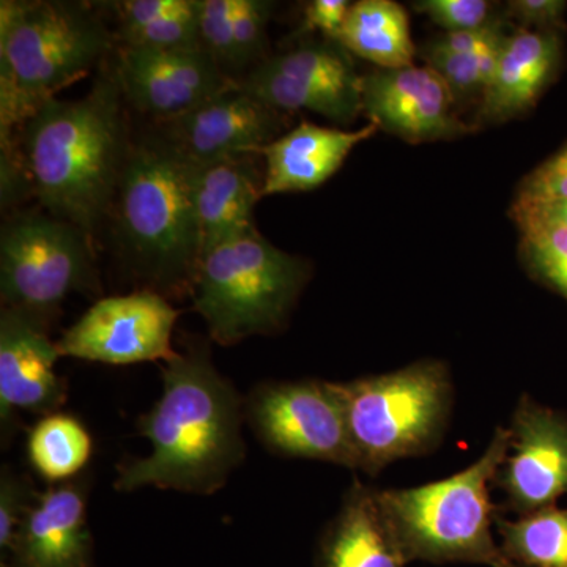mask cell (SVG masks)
Wrapping results in <instances>:
<instances>
[{
    "label": "cell",
    "mask_w": 567,
    "mask_h": 567,
    "mask_svg": "<svg viewBox=\"0 0 567 567\" xmlns=\"http://www.w3.org/2000/svg\"><path fill=\"white\" fill-rule=\"evenodd\" d=\"M350 3L346 0H315L305 10L306 31H320L336 40L349 14Z\"/></svg>",
    "instance_id": "cell-33"
},
{
    "label": "cell",
    "mask_w": 567,
    "mask_h": 567,
    "mask_svg": "<svg viewBox=\"0 0 567 567\" xmlns=\"http://www.w3.org/2000/svg\"><path fill=\"white\" fill-rule=\"evenodd\" d=\"M559 61L554 33L518 31L507 37L480 104L481 122H505L529 110Z\"/></svg>",
    "instance_id": "cell-21"
},
{
    "label": "cell",
    "mask_w": 567,
    "mask_h": 567,
    "mask_svg": "<svg viewBox=\"0 0 567 567\" xmlns=\"http://www.w3.org/2000/svg\"><path fill=\"white\" fill-rule=\"evenodd\" d=\"M406 563L377 492L354 483L320 537L316 567H405Z\"/></svg>",
    "instance_id": "cell-20"
},
{
    "label": "cell",
    "mask_w": 567,
    "mask_h": 567,
    "mask_svg": "<svg viewBox=\"0 0 567 567\" xmlns=\"http://www.w3.org/2000/svg\"><path fill=\"white\" fill-rule=\"evenodd\" d=\"M162 374V398L137 421L152 451L117 465L115 491L215 494L246 457L245 399L219 374L203 341L175 353Z\"/></svg>",
    "instance_id": "cell-1"
},
{
    "label": "cell",
    "mask_w": 567,
    "mask_h": 567,
    "mask_svg": "<svg viewBox=\"0 0 567 567\" xmlns=\"http://www.w3.org/2000/svg\"><path fill=\"white\" fill-rule=\"evenodd\" d=\"M377 132L374 123L346 132L301 122L256 152L265 162L264 196L319 188L338 173L358 144Z\"/></svg>",
    "instance_id": "cell-18"
},
{
    "label": "cell",
    "mask_w": 567,
    "mask_h": 567,
    "mask_svg": "<svg viewBox=\"0 0 567 567\" xmlns=\"http://www.w3.org/2000/svg\"><path fill=\"white\" fill-rule=\"evenodd\" d=\"M503 555L518 567H567V509L544 507L517 520L496 517Z\"/></svg>",
    "instance_id": "cell-26"
},
{
    "label": "cell",
    "mask_w": 567,
    "mask_h": 567,
    "mask_svg": "<svg viewBox=\"0 0 567 567\" xmlns=\"http://www.w3.org/2000/svg\"><path fill=\"white\" fill-rule=\"evenodd\" d=\"M257 156L238 155L197 171L200 256L230 238L257 229L254 207L264 197V173H259Z\"/></svg>",
    "instance_id": "cell-19"
},
{
    "label": "cell",
    "mask_w": 567,
    "mask_h": 567,
    "mask_svg": "<svg viewBox=\"0 0 567 567\" xmlns=\"http://www.w3.org/2000/svg\"><path fill=\"white\" fill-rule=\"evenodd\" d=\"M245 421L271 453L358 470L333 382H267L245 399Z\"/></svg>",
    "instance_id": "cell-9"
},
{
    "label": "cell",
    "mask_w": 567,
    "mask_h": 567,
    "mask_svg": "<svg viewBox=\"0 0 567 567\" xmlns=\"http://www.w3.org/2000/svg\"><path fill=\"white\" fill-rule=\"evenodd\" d=\"M274 10L268 0H199L200 48L229 80H244L265 61Z\"/></svg>",
    "instance_id": "cell-22"
},
{
    "label": "cell",
    "mask_w": 567,
    "mask_h": 567,
    "mask_svg": "<svg viewBox=\"0 0 567 567\" xmlns=\"http://www.w3.org/2000/svg\"><path fill=\"white\" fill-rule=\"evenodd\" d=\"M511 17L525 25L548 28L561 21L566 2L561 0H514L507 6Z\"/></svg>",
    "instance_id": "cell-34"
},
{
    "label": "cell",
    "mask_w": 567,
    "mask_h": 567,
    "mask_svg": "<svg viewBox=\"0 0 567 567\" xmlns=\"http://www.w3.org/2000/svg\"><path fill=\"white\" fill-rule=\"evenodd\" d=\"M87 505L82 475L40 492L2 567H95Z\"/></svg>",
    "instance_id": "cell-17"
},
{
    "label": "cell",
    "mask_w": 567,
    "mask_h": 567,
    "mask_svg": "<svg viewBox=\"0 0 567 567\" xmlns=\"http://www.w3.org/2000/svg\"><path fill=\"white\" fill-rule=\"evenodd\" d=\"M284 112L254 99L233 82L218 95L181 117L158 123V133L193 166L238 155H256L281 132Z\"/></svg>",
    "instance_id": "cell-12"
},
{
    "label": "cell",
    "mask_w": 567,
    "mask_h": 567,
    "mask_svg": "<svg viewBox=\"0 0 567 567\" xmlns=\"http://www.w3.org/2000/svg\"><path fill=\"white\" fill-rule=\"evenodd\" d=\"M238 84L279 112H315L338 125L363 114V76L333 40L309 41L265 59Z\"/></svg>",
    "instance_id": "cell-10"
},
{
    "label": "cell",
    "mask_w": 567,
    "mask_h": 567,
    "mask_svg": "<svg viewBox=\"0 0 567 567\" xmlns=\"http://www.w3.org/2000/svg\"><path fill=\"white\" fill-rule=\"evenodd\" d=\"M181 312L164 295L141 289L95 301L55 342L61 357L128 365L169 361Z\"/></svg>",
    "instance_id": "cell-11"
},
{
    "label": "cell",
    "mask_w": 567,
    "mask_h": 567,
    "mask_svg": "<svg viewBox=\"0 0 567 567\" xmlns=\"http://www.w3.org/2000/svg\"><path fill=\"white\" fill-rule=\"evenodd\" d=\"M445 81L431 66L375 70L363 76V114L410 144L446 141L473 132L456 112Z\"/></svg>",
    "instance_id": "cell-14"
},
{
    "label": "cell",
    "mask_w": 567,
    "mask_h": 567,
    "mask_svg": "<svg viewBox=\"0 0 567 567\" xmlns=\"http://www.w3.org/2000/svg\"><path fill=\"white\" fill-rule=\"evenodd\" d=\"M415 9L446 32L475 31L495 21L494 7L486 0H423Z\"/></svg>",
    "instance_id": "cell-30"
},
{
    "label": "cell",
    "mask_w": 567,
    "mask_h": 567,
    "mask_svg": "<svg viewBox=\"0 0 567 567\" xmlns=\"http://www.w3.org/2000/svg\"><path fill=\"white\" fill-rule=\"evenodd\" d=\"M502 48L483 52H466V54L425 48L424 59L427 61V65L445 81L447 89L453 93L454 102L458 104L473 99V96L483 99L488 82L494 76Z\"/></svg>",
    "instance_id": "cell-28"
},
{
    "label": "cell",
    "mask_w": 567,
    "mask_h": 567,
    "mask_svg": "<svg viewBox=\"0 0 567 567\" xmlns=\"http://www.w3.org/2000/svg\"><path fill=\"white\" fill-rule=\"evenodd\" d=\"M513 218L514 221L536 219V221L550 223L567 229V200L533 204L514 203Z\"/></svg>",
    "instance_id": "cell-35"
},
{
    "label": "cell",
    "mask_w": 567,
    "mask_h": 567,
    "mask_svg": "<svg viewBox=\"0 0 567 567\" xmlns=\"http://www.w3.org/2000/svg\"><path fill=\"white\" fill-rule=\"evenodd\" d=\"M58 346L47 324L3 306L0 312V424L10 439L17 413L47 416L61 412L69 395L65 379L55 371Z\"/></svg>",
    "instance_id": "cell-16"
},
{
    "label": "cell",
    "mask_w": 567,
    "mask_h": 567,
    "mask_svg": "<svg viewBox=\"0 0 567 567\" xmlns=\"http://www.w3.org/2000/svg\"><path fill=\"white\" fill-rule=\"evenodd\" d=\"M114 71L125 102L158 123L181 117L235 82L203 48H121Z\"/></svg>",
    "instance_id": "cell-13"
},
{
    "label": "cell",
    "mask_w": 567,
    "mask_h": 567,
    "mask_svg": "<svg viewBox=\"0 0 567 567\" xmlns=\"http://www.w3.org/2000/svg\"><path fill=\"white\" fill-rule=\"evenodd\" d=\"M567 200V147L544 163L522 185L516 203Z\"/></svg>",
    "instance_id": "cell-31"
},
{
    "label": "cell",
    "mask_w": 567,
    "mask_h": 567,
    "mask_svg": "<svg viewBox=\"0 0 567 567\" xmlns=\"http://www.w3.org/2000/svg\"><path fill=\"white\" fill-rule=\"evenodd\" d=\"M522 251L532 271L567 298V229L555 224L520 219Z\"/></svg>",
    "instance_id": "cell-27"
},
{
    "label": "cell",
    "mask_w": 567,
    "mask_h": 567,
    "mask_svg": "<svg viewBox=\"0 0 567 567\" xmlns=\"http://www.w3.org/2000/svg\"><path fill=\"white\" fill-rule=\"evenodd\" d=\"M516 567H518V566H516Z\"/></svg>",
    "instance_id": "cell-36"
},
{
    "label": "cell",
    "mask_w": 567,
    "mask_h": 567,
    "mask_svg": "<svg viewBox=\"0 0 567 567\" xmlns=\"http://www.w3.org/2000/svg\"><path fill=\"white\" fill-rule=\"evenodd\" d=\"M358 470L375 476L386 465L434 450L450 417V372L421 361L390 374L334 383Z\"/></svg>",
    "instance_id": "cell-7"
},
{
    "label": "cell",
    "mask_w": 567,
    "mask_h": 567,
    "mask_svg": "<svg viewBox=\"0 0 567 567\" xmlns=\"http://www.w3.org/2000/svg\"><path fill=\"white\" fill-rule=\"evenodd\" d=\"M509 429L498 427L483 456L456 475L424 486L377 492L406 561L516 567L495 543L491 487L507 456Z\"/></svg>",
    "instance_id": "cell-5"
},
{
    "label": "cell",
    "mask_w": 567,
    "mask_h": 567,
    "mask_svg": "<svg viewBox=\"0 0 567 567\" xmlns=\"http://www.w3.org/2000/svg\"><path fill=\"white\" fill-rule=\"evenodd\" d=\"M507 33L503 31L502 22L494 21L483 29L475 31L446 32L429 43V50L442 52H456V54H466V52H483L496 50L503 47L507 39Z\"/></svg>",
    "instance_id": "cell-32"
},
{
    "label": "cell",
    "mask_w": 567,
    "mask_h": 567,
    "mask_svg": "<svg viewBox=\"0 0 567 567\" xmlns=\"http://www.w3.org/2000/svg\"><path fill=\"white\" fill-rule=\"evenodd\" d=\"M197 171L158 133L148 134L130 145L112 200L123 259L164 297L189 295L199 264Z\"/></svg>",
    "instance_id": "cell-4"
},
{
    "label": "cell",
    "mask_w": 567,
    "mask_h": 567,
    "mask_svg": "<svg viewBox=\"0 0 567 567\" xmlns=\"http://www.w3.org/2000/svg\"><path fill=\"white\" fill-rule=\"evenodd\" d=\"M25 450L33 472L52 486L84 473L92 458L93 439L78 417L55 412L37 421Z\"/></svg>",
    "instance_id": "cell-25"
},
{
    "label": "cell",
    "mask_w": 567,
    "mask_h": 567,
    "mask_svg": "<svg viewBox=\"0 0 567 567\" xmlns=\"http://www.w3.org/2000/svg\"><path fill=\"white\" fill-rule=\"evenodd\" d=\"M91 237L40 212L17 213L0 233V293L6 308L48 324L71 292L95 289Z\"/></svg>",
    "instance_id": "cell-8"
},
{
    "label": "cell",
    "mask_w": 567,
    "mask_h": 567,
    "mask_svg": "<svg viewBox=\"0 0 567 567\" xmlns=\"http://www.w3.org/2000/svg\"><path fill=\"white\" fill-rule=\"evenodd\" d=\"M114 33L92 7L61 0L0 2L2 196L29 186L18 133L58 93L102 65Z\"/></svg>",
    "instance_id": "cell-3"
},
{
    "label": "cell",
    "mask_w": 567,
    "mask_h": 567,
    "mask_svg": "<svg viewBox=\"0 0 567 567\" xmlns=\"http://www.w3.org/2000/svg\"><path fill=\"white\" fill-rule=\"evenodd\" d=\"M309 276L305 259L256 229L200 256L189 297L213 341L229 347L281 330Z\"/></svg>",
    "instance_id": "cell-6"
},
{
    "label": "cell",
    "mask_w": 567,
    "mask_h": 567,
    "mask_svg": "<svg viewBox=\"0 0 567 567\" xmlns=\"http://www.w3.org/2000/svg\"><path fill=\"white\" fill-rule=\"evenodd\" d=\"M511 445L495 477L507 505L522 516L567 494V421L529 398L518 402Z\"/></svg>",
    "instance_id": "cell-15"
},
{
    "label": "cell",
    "mask_w": 567,
    "mask_h": 567,
    "mask_svg": "<svg viewBox=\"0 0 567 567\" xmlns=\"http://www.w3.org/2000/svg\"><path fill=\"white\" fill-rule=\"evenodd\" d=\"M106 6L117 20L114 37L121 48H200L199 0H123Z\"/></svg>",
    "instance_id": "cell-23"
},
{
    "label": "cell",
    "mask_w": 567,
    "mask_h": 567,
    "mask_svg": "<svg viewBox=\"0 0 567 567\" xmlns=\"http://www.w3.org/2000/svg\"><path fill=\"white\" fill-rule=\"evenodd\" d=\"M334 41L383 70L413 65L415 59L409 14L393 0H361L350 6Z\"/></svg>",
    "instance_id": "cell-24"
},
{
    "label": "cell",
    "mask_w": 567,
    "mask_h": 567,
    "mask_svg": "<svg viewBox=\"0 0 567 567\" xmlns=\"http://www.w3.org/2000/svg\"><path fill=\"white\" fill-rule=\"evenodd\" d=\"M115 71L100 74L81 100H50L20 132L29 188L55 218L91 237L110 215L132 142Z\"/></svg>",
    "instance_id": "cell-2"
},
{
    "label": "cell",
    "mask_w": 567,
    "mask_h": 567,
    "mask_svg": "<svg viewBox=\"0 0 567 567\" xmlns=\"http://www.w3.org/2000/svg\"><path fill=\"white\" fill-rule=\"evenodd\" d=\"M40 492L28 476L20 475L9 465L0 472V561L9 558L22 522L28 516Z\"/></svg>",
    "instance_id": "cell-29"
}]
</instances>
